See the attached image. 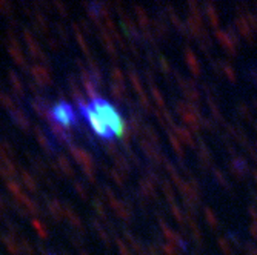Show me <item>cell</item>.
Returning <instances> with one entry per match:
<instances>
[{"instance_id": "obj_1", "label": "cell", "mask_w": 257, "mask_h": 255, "mask_svg": "<svg viewBox=\"0 0 257 255\" xmlns=\"http://www.w3.org/2000/svg\"><path fill=\"white\" fill-rule=\"evenodd\" d=\"M80 114L102 140L120 138L125 131V122L120 112L102 97H92L89 103H80Z\"/></svg>"}, {"instance_id": "obj_2", "label": "cell", "mask_w": 257, "mask_h": 255, "mask_svg": "<svg viewBox=\"0 0 257 255\" xmlns=\"http://www.w3.org/2000/svg\"><path fill=\"white\" fill-rule=\"evenodd\" d=\"M50 117L54 123L60 125L62 128H74L79 123V115L74 111V108L66 103V102H59L50 109Z\"/></svg>"}]
</instances>
